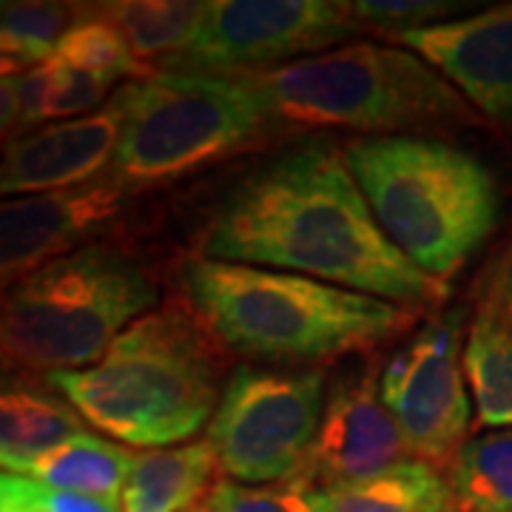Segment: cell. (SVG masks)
<instances>
[{
    "instance_id": "obj_1",
    "label": "cell",
    "mask_w": 512,
    "mask_h": 512,
    "mask_svg": "<svg viewBox=\"0 0 512 512\" xmlns=\"http://www.w3.org/2000/svg\"><path fill=\"white\" fill-rule=\"evenodd\" d=\"M200 256L308 276L419 313L447 296V285L384 237L345 148L322 140L242 177L205 225Z\"/></svg>"
},
{
    "instance_id": "obj_2",
    "label": "cell",
    "mask_w": 512,
    "mask_h": 512,
    "mask_svg": "<svg viewBox=\"0 0 512 512\" xmlns=\"http://www.w3.org/2000/svg\"><path fill=\"white\" fill-rule=\"evenodd\" d=\"M177 296L228 353L268 365L370 353L419 322V311L367 293L205 256L185 262Z\"/></svg>"
},
{
    "instance_id": "obj_3",
    "label": "cell",
    "mask_w": 512,
    "mask_h": 512,
    "mask_svg": "<svg viewBox=\"0 0 512 512\" xmlns=\"http://www.w3.org/2000/svg\"><path fill=\"white\" fill-rule=\"evenodd\" d=\"M228 356L183 299L171 296L128 325L100 362L46 379L111 439L165 450L211 421L228 382Z\"/></svg>"
},
{
    "instance_id": "obj_4",
    "label": "cell",
    "mask_w": 512,
    "mask_h": 512,
    "mask_svg": "<svg viewBox=\"0 0 512 512\" xmlns=\"http://www.w3.org/2000/svg\"><path fill=\"white\" fill-rule=\"evenodd\" d=\"M345 157L384 237L441 285L493 234L498 188L470 151L396 134L350 140Z\"/></svg>"
},
{
    "instance_id": "obj_5",
    "label": "cell",
    "mask_w": 512,
    "mask_h": 512,
    "mask_svg": "<svg viewBox=\"0 0 512 512\" xmlns=\"http://www.w3.org/2000/svg\"><path fill=\"white\" fill-rule=\"evenodd\" d=\"M160 296L157 268L134 245L94 239L0 299V359L43 376L92 367Z\"/></svg>"
},
{
    "instance_id": "obj_6",
    "label": "cell",
    "mask_w": 512,
    "mask_h": 512,
    "mask_svg": "<svg viewBox=\"0 0 512 512\" xmlns=\"http://www.w3.org/2000/svg\"><path fill=\"white\" fill-rule=\"evenodd\" d=\"M285 131L353 128L373 137L478 126V114L427 60L382 43H345L271 72L245 74Z\"/></svg>"
},
{
    "instance_id": "obj_7",
    "label": "cell",
    "mask_w": 512,
    "mask_h": 512,
    "mask_svg": "<svg viewBox=\"0 0 512 512\" xmlns=\"http://www.w3.org/2000/svg\"><path fill=\"white\" fill-rule=\"evenodd\" d=\"M111 100L123 128L109 177L131 194L177 183L285 134L251 77L157 69L123 83Z\"/></svg>"
},
{
    "instance_id": "obj_8",
    "label": "cell",
    "mask_w": 512,
    "mask_h": 512,
    "mask_svg": "<svg viewBox=\"0 0 512 512\" xmlns=\"http://www.w3.org/2000/svg\"><path fill=\"white\" fill-rule=\"evenodd\" d=\"M325 384V367H237L205 433L222 476L254 487L291 481L319 433Z\"/></svg>"
},
{
    "instance_id": "obj_9",
    "label": "cell",
    "mask_w": 512,
    "mask_h": 512,
    "mask_svg": "<svg viewBox=\"0 0 512 512\" xmlns=\"http://www.w3.org/2000/svg\"><path fill=\"white\" fill-rule=\"evenodd\" d=\"M362 32L353 3L342 0H211L194 43L160 72L262 74L339 49Z\"/></svg>"
},
{
    "instance_id": "obj_10",
    "label": "cell",
    "mask_w": 512,
    "mask_h": 512,
    "mask_svg": "<svg viewBox=\"0 0 512 512\" xmlns=\"http://www.w3.org/2000/svg\"><path fill=\"white\" fill-rule=\"evenodd\" d=\"M461 313H439L382 367V402L402 427L416 461L447 470L470 430Z\"/></svg>"
},
{
    "instance_id": "obj_11",
    "label": "cell",
    "mask_w": 512,
    "mask_h": 512,
    "mask_svg": "<svg viewBox=\"0 0 512 512\" xmlns=\"http://www.w3.org/2000/svg\"><path fill=\"white\" fill-rule=\"evenodd\" d=\"M382 370L376 362L342 373L328 393L319 433L293 484L328 493L353 487L410 461L393 410L382 402Z\"/></svg>"
},
{
    "instance_id": "obj_12",
    "label": "cell",
    "mask_w": 512,
    "mask_h": 512,
    "mask_svg": "<svg viewBox=\"0 0 512 512\" xmlns=\"http://www.w3.org/2000/svg\"><path fill=\"white\" fill-rule=\"evenodd\" d=\"M128 205L131 191L109 174L74 191L0 200V299L43 265L111 234Z\"/></svg>"
},
{
    "instance_id": "obj_13",
    "label": "cell",
    "mask_w": 512,
    "mask_h": 512,
    "mask_svg": "<svg viewBox=\"0 0 512 512\" xmlns=\"http://www.w3.org/2000/svg\"><path fill=\"white\" fill-rule=\"evenodd\" d=\"M393 40L427 60L484 120L512 131V3Z\"/></svg>"
},
{
    "instance_id": "obj_14",
    "label": "cell",
    "mask_w": 512,
    "mask_h": 512,
    "mask_svg": "<svg viewBox=\"0 0 512 512\" xmlns=\"http://www.w3.org/2000/svg\"><path fill=\"white\" fill-rule=\"evenodd\" d=\"M123 114L117 103L89 117L20 131L0 148V200L60 194L109 174Z\"/></svg>"
},
{
    "instance_id": "obj_15",
    "label": "cell",
    "mask_w": 512,
    "mask_h": 512,
    "mask_svg": "<svg viewBox=\"0 0 512 512\" xmlns=\"http://www.w3.org/2000/svg\"><path fill=\"white\" fill-rule=\"evenodd\" d=\"M86 433V421L43 373L0 359V470L32 473L57 444Z\"/></svg>"
},
{
    "instance_id": "obj_16",
    "label": "cell",
    "mask_w": 512,
    "mask_h": 512,
    "mask_svg": "<svg viewBox=\"0 0 512 512\" xmlns=\"http://www.w3.org/2000/svg\"><path fill=\"white\" fill-rule=\"evenodd\" d=\"M220 473L208 439L134 456L123 490V512H188L205 501Z\"/></svg>"
},
{
    "instance_id": "obj_17",
    "label": "cell",
    "mask_w": 512,
    "mask_h": 512,
    "mask_svg": "<svg viewBox=\"0 0 512 512\" xmlns=\"http://www.w3.org/2000/svg\"><path fill=\"white\" fill-rule=\"evenodd\" d=\"M94 9L126 37L134 57L151 69H160L185 52L208 15L205 0H114L94 3Z\"/></svg>"
},
{
    "instance_id": "obj_18",
    "label": "cell",
    "mask_w": 512,
    "mask_h": 512,
    "mask_svg": "<svg viewBox=\"0 0 512 512\" xmlns=\"http://www.w3.org/2000/svg\"><path fill=\"white\" fill-rule=\"evenodd\" d=\"M319 512H456L447 476L424 461H404L382 476L313 493Z\"/></svg>"
},
{
    "instance_id": "obj_19",
    "label": "cell",
    "mask_w": 512,
    "mask_h": 512,
    "mask_svg": "<svg viewBox=\"0 0 512 512\" xmlns=\"http://www.w3.org/2000/svg\"><path fill=\"white\" fill-rule=\"evenodd\" d=\"M134 456L137 453L120 444H111L92 433H77L40 458L29 476L49 490L89 495L117 504V498H123L126 490Z\"/></svg>"
},
{
    "instance_id": "obj_20",
    "label": "cell",
    "mask_w": 512,
    "mask_h": 512,
    "mask_svg": "<svg viewBox=\"0 0 512 512\" xmlns=\"http://www.w3.org/2000/svg\"><path fill=\"white\" fill-rule=\"evenodd\" d=\"M461 362L478 424L512 430V328L484 302L467 330Z\"/></svg>"
},
{
    "instance_id": "obj_21",
    "label": "cell",
    "mask_w": 512,
    "mask_h": 512,
    "mask_svg": "<svg viewBox=\"0 0 512 512\" xmlns=\"http://www.w3.org/2000/svg\"><path fill=\"white\" fill-rule=\"evenodd\" d=\"M456 512H512V430L467 439L447 467Z\"/></svg>"
},
{
    "instance_id": "obj_22",
    "label": "cell",
    "mask_w": 512,
    "mask_h": 512,
    "mask_svg": "<svg viewBox=\"0 0 512 512\" xmlns=\"http://www.w3.org/2000/svg\"><path fill=\"white\" fill-rule=\"evenodd\" d=\"M52 57L69 63L74 69H83V72L97 74L103 80H111V83H117L120 77L146 80L148 74L157 72V69H151L134 57V52L128 49L126 37L120 35L109 20L97 15L94 3H89V12L60 37Z\"/></svg>"
},
{
    "instance_id": "obj_23",
    "label": "cell",
    "mask_w": 512,
    "mask_h": 512,
    "mask_svg": "<svg viewBox=\"0 0 512 512\" xmlns=\"http://www.w3.org/2000/svg\"><path fill=\"white\" fill-rule=\"evenodd\" d=\"M86 12L89 3H9L0 12V35L12 37L40 63H46L55 55L60 37Z\"/></svg>"
},
{
    "instance_id": "obj_24",
    "label": "cell",
    "mask_w": 512,
    "mask_h": 512,
    "mask_svg": "<svg viewBox=\"0 0 512 512\" xmlns=\"http://www.w3.org/2000/svg\"><path fill=\"white\" fill-rule=\"evenodd\" d=\"M461 9H470V6L444 3V0H359L353 3V12L365 26V32L384 37H399L456 20Z\"/></svg>"
},
{
    "instance_id": "obj_25",
    "label": "cell",
    "mask_w": 512,
    "mask_h": 512,
    "mask_svg": "<svg viewBox=\"0 0 512 512\" xmlns=\"http://www.w3.org/2000/svg\"><path fill=\"white\" fill-rule=\"evenodd\" d=\"M208 512H319L311 490L282 481L271 487L237 484L220 478L202 501Z\"/></svg>"
},
{
    "instance_id": "obj_26",
    "label": "cell",
    "mask_w": 512,
    "mask_h": 512,
    "mask_svg": "<svg viewBox=\"0 0 512 512\" xmlns=\"http://www.w3.org/2000/svg\"><path fill=\"white\" fill-rule=\"evenodd\" d=\"M52 97H49V120H77L89 117L94 109L109 97L111 80H103L97 74L74 69L69 63L52 57ZM100 111V109H97Z\"/></svg>"
},
{
    "instance_id": "obj_27",
    "label": "cell",
    "mask_w": 512,
    "mask_h": 512,
    "mask_svg": "<svg viewBox=\"0 0 512 512\" xmlns=\"http://www.w3.org/2000/svg\"><path fill=\"white\" fill-rule=\"evenodd\" d=\"M20 126L23 131L37 128V123L49 120V97H52V66L49 60L18 77Z\"/></svg>"
},
{
    "instance_id": "obj_28",
    "label": "cell",
    "mask_w": 512,
    "mask_h": 512,
    "mask_svg": "<svg viewBox=\"0 0 512 512\" xmlns=\"http://www.w3.org/2000/svg\"><path fill=\"white\" fill-rule=\"evenodd\" d=\"M29 512H120L117 504L100 501V498H89V495L63 493V490H49L35 481L32 490V504Z\"/></svg>"
},
{
    "instance_id": "obj_29",
    "label": "cell",
    "mask_w": 512,
    "mask_h": 512,
    "mask_svg": "<svg viewBox=\"0 0 512 512\" xmlns=\"http://www.w3.org/2000/svg\"><path fill=\"white\" fill-rule=\"evenodd\" d=\"M484 305H490L512 328V245L507 248V254L501 256V262H498V271H495L493 282H490V291H487Z\"/></svg>"
},
{
    "instance_id": "obj_30",
    "label": "cell",
    "mask_w": 512,
    "mask_h": 512,
    "mask_svg": "<svg viewBox=\"0 0 512 512\" xmlns=\"http://www.w3.org/2000/svg\"><path fill=\"white\" fill-rule=\"evenodd\" d=\"M35 478L0 470V512H29Z\"/></svg>"
},
{
    "instance_id": "obj_31",
    "label": "cell",
    "mask_w": 512,
    "mask_h": 512,
    "mask_svg": "<svg viewBox=\"0 0 512 512\" xmlns=\"http://www.w3.org/2000/svg\"><path fill=\"white\" fill-rule=\"evenodd\" d=\"M35 66H40V60L32 52H26L12 37L0 35V80H6L12 74H26Z\"/></svg>"
},
{
    "instance_id": "obj_32",
    "label": "cell",
    "mask_w": 512,
    "mask_h": 512,
    "mask_svg": "<svg viewBox=\"0 0 512 512\" xmlns=\"http://www.w3.org/2000/svg\"><path fill=\"white\" fill-rule=\"evenodd\" d=\"M20 126L18 80H0V143Z\"/></svg>"
},
{
    "instance_id": "obj_33",
    "label": "cell",
    "mask_w": 512,
    "mask_h": 512,
    "mask_svg": "<svg viewBox=\"0 0 512 512\" xmlns=\"http://www.w3.org/2000/svg\"><path fill=\"white\" fill-rule=\"evenodd\" d=\"M188 512H208L205 507H194V510H188Z\"/></svg>"
}]
</instances>
